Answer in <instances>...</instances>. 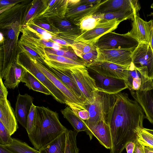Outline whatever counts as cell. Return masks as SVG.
I'll list each match as a JSON object with an SVG mask.
<instances>
[{
  "label": "cell",
  "mask_w": 153,
  "mask_h": 153,
  "mask_svg": "<svg viewBox=\"0 0 153 153\" xmlns=\"http://www.w3.org/2000/svg\"><path fill=\"white\" fill-rule=\"evenodd\" d=\"M105 118L111 137L110 153H122L126 144L136 140L137 133L143 128L145 115L136 100L120 92L111 95Z\"/></svg>",
  "instance_id": "obj_1"
},
{
  "label": "cell",
  "mask_w": 153,
  "mask_h": 153,
  "mask_svg": "<svg viewBox=\"0 0 153 153\" xmlns=\"http://www.w3.org/2000/svg\"><path fill=\"white\" fill-rule=\"evenodd\" d=\"M36 120L34 128L28 137L39 150L51 142L67 129L60 122L58 114L44 106H36Z\"/></svg>",
  "instance_id": "obj_2"
},
{
  "label": "cell",
  "mask_w": 153,
  "mask_h": 153,
  "mask_svg": "<svg viewBox=\"0 0 153 153\" xmlns=\"http://www.w3.org/2000/svg\"><path fill=\"white\" fill-rule=\"evenodd\" d=\"M138 44L137 40L126 33L120 34L111 31L102 36L93 45L101 50L125 49L134 51Z\"/></svg>",
  "instance_id": "obj_3"
},
{
  "label": "cell",
  "mask_w": 153,
  "mask_h": 153,
  "mask_svg": "<svg viewBox=\"0 0 153 153\" xmlns=\"http://www.w3.org/2000/svg\"><path fill=\"white\" fill-rule=\"evenodd\" d=\"M111 95L97 91L94 100L86 103L85 107L88 112L89 118L85 121L88 129L87 134L91 140L93 137L91 132L98 122L102 113L107 110L109 106Z\"/></svg>",
  "instance_id": "obj_4"
},
{
  "label": "cell",
  "mask_w": 153,
  "mask_h": 153,
  "mask_svg": "<svg viewBox=\"0 0 153 153\" xmlns=\"http://www.w3.org/2000/svg\"><path fill=\"white\" fill-rule=\"evenodd\" d=\"M70 69L78 87L85 97L86 103H91L97 91L95 80L90 75L86 67L78 66Z\"/></svg>",
  "instance_id": "obj_5"
},
{
  "label": "cell",
  "mask_w": 153,
  "mask_h": 153,
  "mask_svg": "<svg viewBox=\"0 0 153 153\" xmlns=\"http://www.w3.org/2000/svg\"><path fill=\"white\" fill-rule=\"evenodd\" d=\"M125 81L131 93L153 88V80L149 76L147 68L136 67L132 63L129 66L128 76Z\"/></svg>",
  "instance_id": "obj_6"
},
{
  "label": "cell",
  "mask_w": 153,
  "mask_h": 153,
  "mask_svg": "<svg viewBox=\"0 0 153 153\" xmlns=\"http://www.w3.org/2000/svg\"><path fill=\"white\" fill-rule=\"evenodd\" d=\"M105 0H102L99 4H82L80 0H68V8L65 17L79 25L84 18L94 14Z\"/></svg>",
  "instance_id": "obj_7"
},
{
  "label": "cell",
  "mask_w": 153,
  "mask_h": 153,
  "mask_svg": "<svg viewBox=\"0 0 153 153\" xmlns=\"http://www.w3.org/2000/svg\"><path fill=\"white\" fill-rule=\"evenodd\" d=\"M122 22L116 19L100 20L95 27L82 33L76 38L75 41L93 45L103 35L116 29Z\"/></svg>",
  "instance_id": "obj_8"
},
{
  "label": "cell",
  "mask_w": 153,
  "mask_h": 153,
  "mask_svg": "<svg viewBox=\"0 0 153 153\" xmlns=\"http://www.w3.org/2000/svg\"><path fill=\"white\" fill-rule=\"evenodd\" d=\"M87 69L90 76L95 80L97 91L114 95L128 88L126 82L123 79L103 76L92 70Z\"/></svg>",
  "instance_id": "obj_9"
},
{
  "label": "cell",
  "mask_w": 153,
  "mask_h": 153,
  "mask_svg": "<svg viewBox=\"0 0 153 153\" xmlns=\"http://www.w3.org/2000/svg\"><path fill=\"white\" fill-rule=\"evenodd\" d=\"M97 56L95 61H105L119 65L129 67L132 63L131 49L101 50L97 48Z\"/></svg>",
  "instance_id": "obj_10"
},
{
  "label": "cell",
  "mask_w": 153,
  "mask_h": 153,
  "mask_svg": "<svg viewBox=\"0 0 153 153\" xmlns=\"http://www.w3.org/2000/svg\"><path fill=\"white\" fill-rule=\"evenodd\" d=\"M103 76L126 80L129 67L122 66L105 61H95L86 67Z\"/></svg>",
  "instance_id": "obj_11"
},
{
  "label": "cell",
  "mask_w": 153,
  "mask_h": 153,
  "mask_svg": "<svg viewBox=\"0 0 153 153\" xmlns=\"http://www.w3.org/2000/svg\"><path fill=\"white\" fill-rule=\"evenodd\" d=\"M33 62L39 69L63 94L66 101L65 104L69 103L82 108L86 109L85 107L86 103L79 98L49 70L37 61H34Z\"/></svg>",
  "instance_id": "obj_12"
},
{
  "label": "cell",
  "mask_w": 153,
  "mask_h": 153,
  "mask_svg": "<svg viewBox=\"0 0 153 153\" xmlns=\"http://www.w3.org/2000/svg\"><path fill=\"white\" fill-rule=\"evenodd\" d=\"M132 63L136 67H146L149 76L153 80V52L149 44L139 43L133 51Z\"/></svg>",
  "instance_id": "obj_13"
},
{
  "label": "cell",
  "mask_w": 153,
  "mask_h": 153,
  "mask_svg": "<svg viewBox=\"0 0 153 153\" xmlns=\"http://www.w3.org/2000/svg\"><path fill=\"white\" fill-rule=\"evenodd\" d=\"M140 8L139 1L137 0H105L94 14L119 11L132 12L137 14Z\"/></svg>",
  "instance_id": "obj_14"
},
{
  "label": "cell",
  "mask_w": 153,
  "mask_h": 153,
  "mask_svg": "<svg viewBox=\"0 0 153 153\" xmlns=\"http://www.w3.org/2000/svg\"><path fill=\"white\" fill-rule=\"evenodd\" d=\"M18 63L40 81L50 91L52 96L57 102L65 104L66 101L63 94L39 69L33 61L27 64L20 62Z\"/></svg>",
  "instance_id": "obj_15"
},
{
  "label": "cell",
  "mask_w": 153,
  "mask_h": 153,
  "mask_svg": "<svg viewBox=\"0 0 153 153\" xmlns=\"http://www.w3.org/2000/svg\"><path fill=\"white\" fill-rule=\"evenodd\" d=\"M153 20L148 22L144 20L136 14L132 22V27L126 34L137 40L139 43L149 44L150 35Z\"/></svg>",
  "instance_id": "obj_16"
},
{
  "label": "cell",
  "mask_w": 153,
  "mask_h": 153,
  "mask_svg": "<svg viewBox=\"0 0 153 153\" xmlns=\"http://www.w3.org/2000/svg\"><path fill=\"white\" fill-rule=\"evenodd\" d=\"M17 121L10 101L7 99L0 100V122L11 136L18 128Z\"/></svg>",
  "instance_id": "obj_17"
},
{
  "label": "cell",
  "mask_w": 153,
  "mask_h": 153,
  "mask_svg": "<svg viewBox=\"0 0 153 153\" xmlns=\"http://www.w3.org/2000/svg\"><path fill=\"white\" fill-rule=\"evenodd\" d=\"M45 67L86 104L85 97L78 87L70 69L60 70L48 65Z\"/></svg>",
  "instance_id": "obj_18"
},
{
  "label": "cell",
  "mask_w": 153,
  "mask_h": 153,
  "mask_svg": "<svg viewBox=\"0 0 153 153\" xmlns=\"http://www.w3.org/2000/svg\"><path fill=\"white\" fill-rule=\"evenodd\" d=\"M131 94L142 108L145 118L153 125V88L147 91H137Z\"/></svg>",
  "instance_id": "obj_19"
},
{
  "label": "cell",
  "mask_w": 153,
  "mask_h": 153,
  "mask_svg": "<svg viewBox=\"0 0 153 153\" xmlns=\"http://www.w3.org/2000/svg\"><path fill=\"white\" fill-rule=\"evenodd\" d=\"M33 98L25 94L21 95L19 93L17 97L15 114L17 121L26 129L28 115L33 104Z\"/></svg>",
  "instance_id": "obj_20"
},
{
  "label": "cell",
  "mask_w": 153,
  "mask_h": 153,
  "mask_svg": "<svg viewBox=\"0 0 153 153\" xmlns=\"http://www.w3.org/2000/svg\"><path fill=\"white\" fill-rule=\"evenodd\" d=\"M108 109V108L102 113L98 122L92 130L91 133L101 145L106 148L110 149L111 146V137L109 128L105 118Z\"/></svg>",
  "instance_id": "obj_21"
},
{
  "label": "cell",
  "mask_w": 153,
  "mask_h": 153,
  "mask_svg": "<svg viewBox=\"0 0 153 153\" xmlns=\"http://www.w3.org/2000/svg\"><path fill=\"white\" fill-rule=\"evenodd\" d=\"M26 71L20 64H12L4 78V85L6 88L14 89L17 87Z\"/></svg>",
  "instance_id": "obj_22"
},
{
  "label": "cell",
  "mask_w": 153,
  "mask_h": 153,
  "mask_svg": "<svg viewBox=\"0 0 153 153\" xmlns=\"http://www.w3.org/2000/svg\"><path fill=\"white\" fill-rule=\"evenodd\" d=\"M48 58L45 60V63L48 65L56 69L63 70L70 69L78 66H84V64L76 62L62 56L48 53Z\"/></svg>",
  "instance_id": "obj_23"
},
{
  "label": "cell",
  "mask_w": 153,
  "mask_h": 153,
  "mask_svg": "<svg viewBox=\"0 0 153 153\" xmlns=\"http://www.w3.org/2000/svg\"><path fill=\"white\" fill-rule=\"evenodd\" d=\"M66 131L40 149L39 150L40 152L65 153L66 144Z\"/></svg>",
  "instance_id": "obj_24"
},
{
  "label": "cell",
  "mask_w": 153,
  "mask_h": 153,
  "mask_svg": "<svg viewBox=\"0 0 153 153\" xmlns=\"http://www.w3.org/2000/svg\"><path fill=\"white\" fill-rule=\"evenodd\" d=\"M64 118H66L74 128V130L78 132L85 131L87 134L88 129L85 121L81 119L68 106L61 111Z\"/></svg>",
  "instance_id": "obj_25"
},
{
  "label": "cell",
  "mask_w": 153,
  "mask_h": 153,
  "mask_svg": "<svg viewBox=\"0 0 153 153\" xmlns=\"http://www.w3.org/2000/svg\"><path fill=\"white\" fill-rule=\"evenodd\" d=\"M21 82L25 83L29 89L52 95L50 91L35 77L27 71L22 76Z\"/></svg>",
  "instance_id": "obj_26"
},
{
  "label": "cell",
  "mask_w": 153,
  "mask_h": 153,
  "mask_svg": "<svg viewBox=\"0 0 153 153\" xmlns=\"http://www.w3.org/2000/svg\"><path fill=\"white\" fill-rule=\"evenodd\" d=\"M4 146L13 153H40L26 143L14 138H12L10 143Z\"/></svg>",
  "instance_id": "obj_27"
},
{
  "label": "cell",
  "mask_w": 153,
  "mask_h": 153,
  "mask_svg": "<svg viewBox=\"0 0 153 153\" xmlns=\"http://www.w3.org/2000/svg\"><path fill=\"white\" fill-rule=\"evenodd\" d=\"M136 14H137L132 12L119 11L105 14L94 15H96L100 20L107 21L116 19L123 21L127 19H131L133 21Z\"/></svg>",
  "instance_id": "obj_28"
},
{
  "label": "cell",
  "mask_w": 153,
  "mask_h": 153,
  "mask_svg": "<svg viewBox=\"0 0 153 153\" xmlns=\"http://www.w3.org/2000/svg\"><path fill=\"white\" fill-rule=\"evenodd\" d=\"M78 132L75 130L67 129L66 131V144L65 153H79L76 144Z\"/></svg>",
  "instance_id": "obj_29"
},
{
  "label": "cell",
  "mask_w": 153,
  "mask_h": 153,
  "mask_svg": "<svg viewBox=\"0 0 153 153\" xmlns=\"http://www.w3.org/2000/svg\"><path fill=\"white\" fill-rule=\"evenodd\" d=\"M100 20L97 15H93L84 18L80 22L79 25L83 33L95 27Z\"/></svg>",
  "instance_id": "obj_30"
},
{
  "label": "cell",
  "mask_w": 153,
  "mask_h": 153,
  "mask_svg": "<svg viewBox=\"0 0 153 153\" xmlns=\"http://www.w3.org/2000/svg\"><path fill=\"white\" fill-rule=\"evenodd\" d=\"M70 46L76 54L79 57L83 54L97 50V48L94 45L75 40Z\"/></svg>",
  "instance_id": "obj_31"
},
{
  "label": "cell",
  "mask_w": 153,
  "mask_h": 153,
  "mask_svg": "<svg viewBox=\"0 0 153 153\" xmlns=\"http://www.w3.org/2000/svg\"><path fill=\"white\" fill-rule=\"evenodd\" d=\"M137 140L144 146H149L153 149V135L143 128L137 134Z\"/></svg>",
  "instance_id": "obj_32"
},
{
  "label": "cell",
  "mask_w": 153,
  "mask_h": 153,
  "mask_svg": "<svg viewBox=\"0 0 153 153\" xmlns=\"http://www.w3.org/2000/svg\"><path fill=\"white\" fill-rule=\"evenodd\" d=\"M36 106L33 104H32L27 117L26 129L28 134L31 133L35 126Z\"/></svg>",
  "instance_id": "obj_33"
},
{
  "label": "cell",
  "mask_w": 153,
  "mask_h": 153,
  "mask_svg": "<svg viewBox=\"0 0 153 153\" xmlns=\"http://www.w3.org/2000/svg\"><path fill=\"white\" fill-rule=\"evenodd\" d=\"M12 138L8 131L0 122V144L7 145L11 142Z\"/></svg>",
  "instance_id": "obj_34"
},
{
  "label": "cell",
  "mask_w": 153,
  "mask_h": 153,
  "mask_svg": "<svg viewBox=\"0 0 153 153\" xmlns=\"http://www.w3.org/2000/svg\"><path fill=\"white\" fill-rule=\"evenodd\" d=\"M71 109L73 112L79 118L86 121L89 118V114L86 109H83L69 103L65 104Z\"/></svg>",
  "instance_id": "obj_35"
},
{
  "label": "cell",
  "mask_w": 153,
  "mask_h": 153,
  "mask_svg": "<svg viewBox=\"0 0 153 153\" xmlns=\"http://www.w3.org/2000/svg\"><path fill=\"white\" fill-rule=\"evenodd\" d=\"M97 53L95 50L83 54L80 56L87 65V67L95 61L97 57Z\"/></svg>",
  "instance_id": "obj_36"
},
{
  "label": "cell",
  "mask_w": 153,
  "mask_h": 153,
  "mask_svg": "<svg viewBox=\"0 0 153 153\" xmlns=\"http://www.w3.org/2000/svg\"><path fill=\"white\" fill-rule=\"evenodd\" d=\"M0 100L7 99L8 91L3 83L2 79L1 78L0 79Z\"/></svg>",
  "instance_id": "obj_37"
},
{
  "label": "cell",
  "mask_w": 153,
  "mask_h": 153,
  "mask_svg": "<svg viewBox=\"0 0 153 153\" xmlns=\"http://www.w3.org/2000/svg\"><path fill=\"white\" fill-rule=\"evenodd\" d=\"M39 4V2H36L29 10L25 17L26 21L28 20L32 17L37 9Z\"/></svg>",
  "instance_id": "obj_38"
},
{
  "label": "cell",
  "mask_w": 153,
  "mask_h": 153,
  "mask_svg": "<svg viewBox=\"0 0 153 153\" xmlns=\"http://www.w3.org/2000/svg\"><path fill=\"white\" fill-rule=\"evenodd\" d=\"M136 139H137L134 140L130 141L126 144L125 148L126 149L127 153H133Z\"/></svg>",
  "instance_id": "obj_39"
},
{
  "label": "cell",
  "mask_w": 153,
  "mask_h": 153,
  "mask_svg": "<svg viewBox=\"0 0 153 153\" xmlns=\"http://www.w3.org/2000/svg\"><path fill=\"white\" fill-rule=\"evenodd\" d=\"M144 147L138 142L136 139L135 147L133 153H145L144 150Z\"/></svg>",
  "instance_id": "obj_40"
},
{
  "label": "cell",
  "mask_w": 153,
  "mask_h": 153,
  "mask_svg": "<svg viewBox=\"0 0 153 153\" xmlns=\"http://www.w3.org/2000/svg\"><path fill=\"white\" fill-rule=\"evenodd\" d=\"M46 51L48 53L59 56H63L65 53V50L61 49L55 51L53 49L48 48L46 49Z\"/></svg>",
  "instance_id": "obj_41"
},
{
  "label": "cell",
  "mask_w": 153,
  "mask_h": 153,
  "mask_svg": "<svg viewBox=\"0 0 153 153\" xmlns=\"http://www.w3.org/2000/svg\"><path fill=\"white\" fill-rule=\"evenodd\" d=\"M102 0H80V2L84 4H96L100 3Z\"/></svg>",
  "instance_id": "obj_42"
},
{
  "label": "cell",
  "mask_w": 153,
  "mask_h": 153,
  "mask_svg": "<svg viewBox=\"0 0 153 153\" xmlns=\"http://www.w3.org/2000/svg\"><path fill=\"white\" fill-rule=\"evenodd\" d=\"M52 40L59 44L65 46H70V44L65 40L63 39L52 38Z\"/></svg>",
  "instance_id": "obj_43"
},
{
  "label": "cell",
  "mask_w": 153,
  "mask_h": 153,
  "mask_svg": "<svg viewBox=\"0 0 153 153\" xmlns=\"http://www.w3.org/2000/svg\"><path fill=\"white\" fill-rule=\"evenodd\" d=\"M31 27L32 28L37 31L39 33L42 35H43L48 33V32L44 29H42V28L37 26L33 25L31 26Z\"/></svg>",
  "instance_id": "obj_44"
},
{
  "label": "cell",
  "mask_w": 153,
  "mask_h": 153,
  "mask_svg": "<svg viewBox=\"0 0 153 153\" xmlns=\"http://www.w3.org/2000/svg\"><path fill=\"white\" fill-rule=\"evenodd\" d=\"M41 41L42 43L45 45L47 47L53 48L54 42L48 41L47 40L44 39L41 40Z\"/></svg>",
  "instance_id": "obj_45"
},
{
  "label": "cell",
  "mask_w": 153,
  "mask_h": 153,
  "mask_svg": "<svg viewBox=\"0 0 153 153\" xmlns=\"http://www.w3.org/2000/svg\"><path fill=\"white\" fill-rule=\"evenodd\" d=\"M149 44L153 52V25L152 27L150 33Z\"/></svg>",
  "instance_id": "obj_46"
},
{
  "label": "cell",
  "mask_w": 153,
  "mask_h": 153,
  "mask_svg": "<svg viewBox=\"0 0 153 153\" xmlns=\"http://www.w3.org/2000/svg\"><path fill=\"white\" fill-rule=\"evenodd\" d=\"M0 153H13L6 149L4 146L0 144Z\"/></svg>",
  "instance_id": "obj_47"
},
{
  "label": "cell",
  "mask_w": 153,
  "mask_h": 153,
  "mask_svg": "<svg viewBox=\"0 0 153 153\" xmlns=\"http://www.w3.org/2000/svg\"><path fill=\"white\" fill-rule=\"evenodd\" d=\"M38 25L43 29L47 30H50V26L49 25L47 24L40 23Z\"/></svg>",
  "instance_id": "obj_48"
},
{
  "label": "cell",
  "mask_w": 153,
  "mask_h": 153,
  "mask_svg": "<svg viewBox=\"0 0 153 153\" xmlns=\"http://www.w3.org/2000/svg\"><path fill=\"white\" fill-rule=\"evenodd\" d=\"M8 36L11 39H13L15 36L14 31L12 29L10 30L8 33Z\"/></svg>",
  "instance_id": "obj_49"
},
{
  "label": "cell",
  "mask_w": 153,
  "mask_h": 153,
  "mask_svg": "<svg viewBox=\"0 0 153 153\" xmlns=\"http://www.w3.org/2000/svg\"><path fill=\"white\" fill-rule=\"evenodd\" d=\"M144 150L145 153H153V149L149 146H144Z\"/></svg>",
  "instance_id": "obj_50"
},
{
  "label": "cell",
  "mask_w": 153,
  "mask_h": 153,
  "mask_svg": "<svg viewBox=\"0 0 153 153\" xmlns=\"http://www.w3.org/2000/svg\"><path fill=\"white\" fill-rule=\"evenodd\" d=\"M52 37V36L51 34L48 32L42 35V38L43 39L45 40L49 39Z\"/></svg>",
  "instance_id": "obj_51"
},
{
  "label": "cell",
  "mask_w": 153,
  "mask_h": 153,
  "mask_svg": "<svg viewBox=\"0 0 153 153\" xmlns=\"http://www.w3.org/2000/svg\"><path fill=\"white\" fill-rule=\"evenodd\" d=\"M25 48L27 50V51L29 52V53L31 54L32 55L34 56H37V54L33 50H32L30 49V48H28L27 46H25Z\"/></svg>",
  "instance_id": "obj_52"
},
{
  "label": "cell",
  "mask_w": 153,
  "mask_h": 153,
  "mask_svg": "<svg viewBox=\"0 0 153 153\" xmlns=\"http://www.w3.org/2000/svg\"><path fill=\"white\" fill-rule=\"evenodd\" d=\"M61 48V46L59 44L56 42H54L52 48L54 50L56 51L60 49Z\"/></svg>",
  "instance_id": "obj_53"
},
{
  "label": "cell",
  "mask_w": 153,
  "mask_h": 153,
  "mask_svg": "<svg viewBox=\"0 0 153 153\" xmlns=\"http://www.w3.org/2000/svg\"><path fill=\"white\" fill-rule=\"evenodd\" d=\"M12 3L10 1L6 0H2L0 1V4L1 5L5 6Z\"/></svg>",
  "instance_id": "obj_54"
},
{
  "label": "cell",
  "mask_w": 153,
  "mask_h": 153,
  "mask_svg": "<svg viewBox=\"0 0 153 153\" xmlns=\"http://www.w3.org/2000/svg\"><path fill=\"white\" fill-rule=\"evenodd\" d=\"M146 131L153 135V129H149L144 128Z\"/></svg>",
  "instance_id": "obj_55"
},
{
  "label": "cell",
  "mask_w": 153,
  "mask_h": 153,
  "mask_svg": "<svg viewBox=\"0 0 153 153\" xmlns=\"http://www.w3.org/2000/svg\"><path fill=\"white\" fill-rule=\"evenodd\" d=\"M56 1V0H51V1L49 3V5L50 6L52 5Z\"/></svg>",
  "instance_id": "obj_56"
},
{
  "label": "cell",
  "mask_w": 153,
  "mask_h": 153,
  "mask_svg": "<svg viewBox=\"0 0 153 153\" xmlns=\"http://www.w3.org/2000/svg\"><path fill=\"white\" fill-rule=\"evenodd\" d=\"M3 39V34L0 33V41H1Z\"/></svg>",
  "instance_id": "obj_57"
},
{
  "label": "cell",
  "mask_w": 153,
  "mask_h": 153,
  "mask_svg": "<svg viewBox=\"0 0 153 153\" xmlns=\"http://www.w3.org/2000/svg\"><path fill=\"white\" fill-rule=\"evenodd\" d=\"M151 8H152L153 10V2L151 6Z\"/></svg>",
  "instance_id": "obj_58"
}]
</instances>
